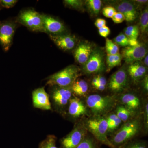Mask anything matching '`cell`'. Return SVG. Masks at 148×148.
Returning <instances> with one entry per match:
<instances>
[{
  "label": "cell",
  "instance_id": "cell-24",
  "mask_svg": "<svg viewBox=\"0 0 148 148\" xmlns=\"http://www.w3.org/2000/svg\"><path fill=\"white\" fill-rule=\"evenodd\" d=\"M85 4L91 15L97 16L101 10L102 2L100 0H87Z\"/></svg>",
  "mask_w": 148,
  "mask_h": 148
},
{
  "label": "cell",
  "instance_id": "cell-45",
  "mask_svg": "<svg viewBox=\"0 0 148 148\" xmlns=\"http://www.w3.org/2000/svg\"><path fill=\"white\" fill-rule=\"evenodd\" d=\"M1 8H2V7H1V3H0V10H1Z\"/></svg>",
  "mask_w": 148,
  "mask_h": 148
},
{
  "label": "cell",
  "instance_id": "cell-23",
  "mask_svg": "<svg viewBox=\"0 0 148 148\" xmlns=\"http://www.w3.org/2000/svg\"><path fill=\"white\" fill-rule=\"evenodd\" d=\"M122 58L121 54L119 53L114 55L107 54L106 57V64L108 66L107 71H110L113 68L120 66Z\"/></svg>",
  "mask_w": 148,
  "mask_h": 148
},
{
  "label": "cell",
  "instance_id": "cell-12",
  "mask_svg": "<svg viewBox=\"0 0 148 148\" xmlns=\"http://www.w3.org/2000/svg\"><path fill=\"white\" fill-rule=\"evenodd\" d=\"M54 86L51 92V97L54 103L58 107L63 108L69 104L72 98L73 91L71 87Z\"/></svg>",
  "mask_w": 148,
  "mask_h": 148
},
{
  "label": "cell",
  "instance_id": "cell-44",
  "mask_svg": "<svg viewBox=\"0 0 148 148\" xmlns=\"http://www.w3.org/2000/svg\"><path fill=\"white\" fill-rule=\"evenodd\" d=\"M144 66L146 67H147L148 66V54L145 56L144 58Z\"/></svg>",
  "mask_w": 148,
  "mask_h": 148
},
{
  "label": "cell",
  "instance_id": "cell-2",
  "mask_svg": "<svg viewBox=\"0 0 148 148\" xmlns=\"http://www.w3.org/2000/svg\"><path fill=\"white\" fill-rule=\"evenodd\" d=\"M115 95H102L92 94L86 99V106L93 115L103 116L109 113L117 104Z\"/></svg>",
  "mask_w": 148,
  "mask_h": 148
},
{
  "label": "cell",
  "instance_id": "cell-30",
  "mask_svg": "<svg viewBox=\"0 0 148 148\" xmlns=\"http://www.w3.org/2000/svg\"><path fill=\"white\" fill-rule=\"evenodd\" d=\"M77 148H99L97 143L94 139L86 136L79 145Z\"/></svg>",
  "mask_w": 148,
  "mask_h": 148
},
{
  "label": "cell",
  "instance_id": "cell-43",
  "mask_svg": "<svg viewBox=\"0 0 148 148\" xmlns=\"http://www.w3.org/2000/svg\"><path fill=\"white\" fill-rule=\"evenodd\" d=\"M91 84H92V86L95 88V87L97 86V85H98V77H97V76L94 77L92 79Z\"/></svg>",
  "mask_w": 148,
  "mask_h": 148
},
{
  "label": "cell",
  "instance_id": "cell-10",
  "mask_svg": "<svg viewBox=\"0 0 148 148\" xmlns=\"http://www.w3.org/2000/svg\"><path fill=\"white\" fill-rule=\"evenodd\" d=\"M86 129L83 125H78L61 140L62 148H77L86 135Z\"/></svg>",
  "mask_w": 148,
  "mask_h": 148
},
{
  "label": "cell",
  "instance_id": "cell-27",
  "mask_svg": "<svg viewBox=\"0 0 148 148\" xmlns=\"http://www.w3.org/2000/svg\"><path fill=\"white\" fill-rule=\"evenodd\" d=\"M56 137L54 135H48L40 143L39 148H58L56 146Z\"/></svg>",
  "mask_w": 148,
  "mask_h": 148
},
{
  "label": "cell",
  "instance_id": "cell-16",
  "mask_svg": "<svg viewBox=\"0 0 148 148\" xmlns=\"http://www.w3.org/2000/svg\"><path fill=\"white\" fill-rule=\"evenodd\" d=\"M69 104V113L71 116L77 118L84 116H88L89 112L87 107L79 98L72 97Z\"/></svg>",
  "mask_w": 148,
  "mask_h": 148
},
{
  "label": "cell",
  "instance_id": "cell-26",
  "mask_svg": "<svg viewBox=\"0 0 148 148\" xmlns=\"http://www.w3.org/2000/svg\"><path fill=\"white\" fill-rule=\"evenodd\" d=\"M139 33V27L136 25L129 26L124 30V34L129 40H138Z\"/></svg>",
  "mask_w": 148,
  "mask_h": 148
},
{
  "label": "cell",
  "instance_id": "cell-19",
  "mask_svg": "<svg viewBox=\"0 0 148 148\" xmlns=\"http://www.w3.org/2000/svg\"><path fill=\"white\" fill-rule=\"evenodd\" d=\"M92 50V46L87 42H82L78 45L74 52L76 61L79 64L84 65L90 57Z\"/></svg>",
  "mask_w": 148,
  "mask_h": 148
},
{
  "label": "cell",
  "instance_id": "cell-1",
  "mask_svg": "<svg viewBox=\"0 0 148 148\" xmlns=\"http://www.w3.org/2000/svg\"><path fill=\"white\" fill-rule=\"evenodd\" d=\"M142 122L140 117H134L124 123L110 140L116 148H120L132 141L141 130Z\"/></svg>",
  "mask_w": 148,
  "mask_h": 148
},
{
  "label": "cell",
  "instance_id": "cell-5",
  "mask_svg": "<svg viewBox=\"0 0 148 148\" xmlns=\"http://www.w3.org/2000/svg\"><path fill=\"white\" fill-rule=\"evenodd\" d=\"M17 21L33 32H43V21L41 14L34 10L21 11L17 17Z\"/></svg>",
  "mask_w": 148,
  "mask_h": 148
},
{
  "label": "cell",
  "instance_id": "cell-37",
  "mask_svg": "<svg viewBox=\"0 0 148 148\" xmlns=\"http://www.w3.org/2000/svg\"><path fill=\"white\" fill-rule=\"evenodd\" d=\"M98 32L101 36L107 38L110 33V30L108 27L106 26L98 29Z\"/></svg>",
  "mask_w": 148,
  "mask_h": 148
},
{
  "label": "cell",
  "instance_id": "cell-36",
  "mask_svg": "<svg viewBox=\"0 0 148 148\" xmlns=\"http://www.w3.org/2000/svg\"><path fill=\"white\" fill-rule=\"evenodd\" d=\"M112 18L113 21L116 24H120L125 20L124 15L121 12L117 11Z\"/></svg>",
  "mask_w": 148,
  "mask_h": 148
},
{
  "label": "cell",
  "instance_id": "cell-3",
  "mask_svg": "<svg viewBox=\"0 0 148 148\" xmlns=\"http://www.w3.org/2000/svg\"><path fill=\"white\" fill-rule=\"evenodd\" d=\"M84 125L100 143L110 148H116L108 138V125L106 118L93 115L87 119Z\"/></svg>",
  "mask_w": 148,
  "mask_h": 148
},
{
  "label": "cell",
  "instance_id": "cell-39",
  "mask_svg": "<svg viewBox=\"0 0 148 148\" xmlns=\"http://www.w3.org/2000/svg\"><path fill=\"white\" fill-rule=\"evenodd\" d=\"M97 77L98 79V84L102 86L106 87L107 84V79L105 77L103 76L102 75L97 76Z\"/></svg>",
  "mask_w": 148,
  "mask_h": 148
},
{
  "label": "cell",
  "instance_id": "cell-8",
  "mask_svg": "<svg viewBox=\"0 0 148 148\" xmlns=\"http://www.w3.org/2000/svg\"><path fill=\"white\" fill-rule=\"evenodd\" d=\"M16 29V24L13 21H0V45L5 52L8 51L12 45Z\"/></svg>",
  "mask_w": 148,
  "mask_h": 148
},
{
  "label": "cell",
  "instance_id": "cell-4",
  "mask_svg": "<svg viewBox=\"0 0 148 148\" xmlns=\"http://www.w3.org/2000/svg\"><path fill=\"white\" fill-rule=\"evenodd\" d=\"M80 70L77 66L70 65L48 78L47 84L51 86L71 87L80 75Z\"/></svg>",
  "mask_w": 148,
  "mask_h": 148
},
{
  "label": "cell",
  "instance_id": "cell-22",
  "mask_svg": "<svg viewBox=\"0 0 148 148\" xmlns=\"http://www.w3.org/2000/svg\"><path fill=\"white\" fill-rule=\"evenodd\" d=\"M106 118L108 123V133L114 132L122 122L115 113L110 114Z\"/></svg>",
  "mask_w": 148,
  "mask_h": 148
},
{
  "label": "cell",
  "instance_id": "cell-6",
  "mask_svg": "<svg viewBox=\"0 0 148 148\" xmlns=\"http://www.w3.org/2000/svg\"><path fill=\"white\" fill-rule=\"evenodd\" d=\"M129 84V76L127 70L122 67L112 76L108 87L111 92L115 94L121 93L127 89Z\"/></svg>",
  "mask_w": 148,
  "mask_h": 148
},
{
  "label": "cell",
  "instance_id": "cell-42",
  "mask_svg": "<svg viewBox=\"0 0 148 148\" xmlns=\"http://www.w3.org/2000/svg\"><path fill=\"white\" fill-rule=\"evenodd\" d=\"M133 2L134 3L138 4V5H143L145 4L146 3H147L148 2V1H144V0H142V1H141V0H137V1H134Z\"/></svg>",
  "mask_w": 148,
  "mask_h": 148
},
{
  "label": "cell",
  "instance_id": "cell-7",
  "mask_svg": "<svg viewBox=\"0 0 148 148\" xmlns=\"http://www.w3.org/2000/svg\"><path fill=\"white\" fill-rule=\"evenodd\" d=\"M105 69L104 53L99 49L93 50L90 57L83 66L84 72L87 74L101 73Z\"/></svg>",
  "mask_w": 148,
  "mask_h": 148
},
{
  "label": "cell",
  "instance_id": "cell-33",
  "mask_svg": "<svg viewBox=\"0 0 148 148\" xmlns=\"http://www.w3.org/2000/svg\"><path fill=\"white\" fill-rule=\"evenodd\" d=\"M116 12L117 11L115 8L111 6L106 7L102 10L103 15L108 18H112Z\"/></svg>",
  "mask_w": 148,
  "mask_h": 148
},
{
  "label": "cell",
  "instance_id": "cell-38",
  "mask_svg": "<svg viewBox=\"0 0 148 148\" xmlns=\"http://www.w3.org/2000/svg\"><path fill=\"white\" fill-rule=\"evenodd\" d=\"M94 24H95V27L99 29L106 26V21L105 19H103V18H98L96 19Z\"/></svg>",
  "mask_w": 148,
  "mask_h": 148
},
{
  "label": "cell",
  "instance_id": "cell-28",
  "mask_svg": "<svg viewBox=\"0 0 148 148\" xmlns=\"http://www.w3.org/2000/svg\"><path fill=\"white\" fill-rule=\"evenodd\" d=\"M106 50L107 54L114 55L119 53V47L112 40L106 38Z\"/></svg>",
  "mask_w": 148,
  "mask_h": 148
},
{
  "label": "cell",
  "instance_id": "cell-21",
  "mask_svg": "<svg viewBox=\"0 0 148 148\" xmlns=\"http://www.w3.org/2000/svg\"><path fill=\"white\" fill-rule=\"evenodd\" d=\"M116 114L123 122L125 123L133 118L136 114L131 112L123 105L118 106L116 109Z\"/></svg>",
  "mask_w": 148,
  "mask_h": 148
},
{
  "label": "cell",
  "instance_id": "cell-40",
  "mask_svg": "<svg viewBox=\"0 0 148 148\" xmlns=\"http://www.w3.org/2000/svg\"><path fill=\"white\" fill-rule=\"evenodd\" d=\"M143 85L144 90L146 92H148V75H146L143 79Z\"/></svg>",
  "mask_w": 148,
  "mask_h": 148
},
{
  "label": "cell",
  "instance_id": "cell-20",
  "mask_svg": "<svg viewBox=\"0 0 148 148\" xmlns=\"http://www.w3.org/2000/svg\"><path fill=\"white\" fill-rule=\"evenodd\" d=\"M71 87L73 92L79 96H84L88 90V84L83 79L76 81Z\"/></svg>",
  "mask_w": 148,
  "mask_h": 148
},
{
  "label": "cell",
  "instance_id": "cell-9",
  "mask_svg": "<svg viewBox=\"0 0 148 148\" xmlns=\"http://www.w3.org/2000/svg\"><path fill=\"white\" fill-rule=\"evenodd\" d=\"M147 53L146 45L140 42L134 46L125 47L122 50L121 54L125 63L131 64L143 60Z\"/></svg>",
  "mask_w": 148,
  "mask_h": 148
},
{
  "label": "cell",
  "instance_id": "cell-11",
  "mask_svg": "<svg viewBox=\"0 0 148 148\" xmlns=\"http://www.w3.org/2000/svg\"><path fill=\"white\" fill-rule=\"evenodd\" d=\"M43 21V32L52 36L63 34L66 31L64 24L53 16L41 14Z\"/></svg>",
  "mask_w": 148,
  "mask_h": 148
},
{
  "label": "cell",
  "instance_id": "cell-31",
  "mask_svg": "<svg viewBox=\"0 0 148 148\" xmlns=\"http://www.w3.org/2000/svg\"><path fill=\"white\" fill-rule=\"evenodd\" d=\"M114 42L117 45L125 47L129 45V39L127 36L123 33H120L113 39Z\"/></svg>",
  "mask_w": 148,
  "mask_h": 148
},
{
  "label": "cell",
  "instance_id": "cell-29",
  "mask_svg": "<svg viewBox=\"0 0 148 148\" xmlns=\"http://www.w3.org/2000/svg\"><path fill=\"white\" fill-rule=\"evenodd\" d=\"M65 5L71 8L78 10H82L84 9V3L80 0H65L64 1Z\"/></svg>",
  "mask_w": 148,
  "mask_h": 148
},
{
  "label": "cell",
  "instance_id": "cell-13",
  "mask_svg": "<svg viewBox=\"0 0 148 148\" xmlns=\"http://www.w3.org/2000/svg\"><path fill=\"white\" fill-rule=\"evenodd\" d=\"M116 10L124 15L125 20L131 22L135 21L137 17V8L131 1H122L115 5Z\"/></svg>",
  "mask_w": 148,
  "mask_h": 148
},
{
  "label": "cell",
  "instance_id": "cell-17",
  "mask_svg": "<svg viewBox=\"0 0 148 148\" xmlns=\"http://www.w3.org/2000/svg\"><path fill=\"white\" fill-rule=\"evenodd\" d=\"M51 39L59 48L64 51L72 50L76 44V39L73 36L63 34L52 36L49 35Z\"/></svg>",
  "mask_w": 148,
  "mask_h": 148
},
{
  "label": "cell",
  "instance_id": "cell-35",
  "mask_svg": "<svg viewBox=\"0 0 148 148\" xmlns=\"http://www.w3.org/2000/svg\"><path fill=\"white\" fill-rule=\"evenodd\" d=\"M16 0H1L0 1L2 7L6 8H9L13 7L17 3Z\"/></svg>",
  "mask_w": 148,
  "mask_h": 148
},
{
  "label": "cell",
  "instance_id": "cell-14",
  "mask_svg": "<svg viewBox=\"0 0 148 148\" xmlns=\"http://www.w3.org/2000/svg\"><path fill=\"white\" fill-rule=\"evenodd\" d=\"M32 100L35 108L44 110H50L51 108L49 96L44 87L37 88L33 91Z\"/></svg>",
  "mask_w": 148,
  "mask_h": 148
},
{
  "label": "cell",
  "instance_id": "cell-32",
  "mask_svg": "<svg viewBox=\"0 0 148 148\" xmlns=\"http://www.w3.org/2000/svg\"><path fill=\"white\" fill-rule=\"evenodd\" d=\"M120 148H148L146 142L143 141H131Z\"/></svg>",
  "mask_w": 148,
  "mask_h": 148
},
{
  "label": "cell",
  "instance_id": "cell-25",
  "mask_svg": "<svg viewBox=\"0 0 148 148\" xmlns=\"http://www.w3.org/2000/svg\"><path fill=\"white\" fill-rule=\"evenodd\" d=\"M141 33L143 34L147 33L148 30V9L146 7L142 12L140 18V28Z\"/></svg>",
  "mask_w": 148,
  "mask_h": 148
},
{
  "label": "cell",
  "instance_id": "cell-34",
  "mask_svg": "<svg viewBox=\"0 0 148 148\" xmlns=\"http://www.w3.org/2000/svg\"><path fill=\"white\" fill-rule=\"evenodd\" d=\"M143 125L144 129L147 132L148 129V103L146 101L144 106V112H143Z\"/></svg>",
  "mask_w": 148,
  "mask_h": 148
},
{
  "label": "cell",
  "instance_id": "cell-41",
  "mask_svg": "<svg viewBox=\"0 0 148 148\" xmlns=\"http://www.w3.org/2000/svg\"><path fill=\"white\" fill-rule=\"evenodd\" d=\"M138 40H129V45L130 46H134L138 45L139 43Z\"/></svg>",
  "mask_w": 148,
  "mask_h": 148
},
{
  "label": "cell",
  "instance_id": "cell-15",
  "mask_svg": "<svg viewBox=\"0 0 148 148\" xmlns=\"http://www.w3.org/2000/svg\"><path fill=\"white\" fill-rule=\"evenodd\" d=\"M121 104L131 112L137 114L142 108L141 99L137 94L132 92H126L120 97Z\"/></svg>",
  "mask_w": 148,
  "mask_h": 148
},
{
  "label": "cell",
  "instance_id": "cell-18",
  "mask_svg": "<svg viewBox=\"0 0 148 148\" xmlns=\"http://www.w3.org/2000/svg\"><path fill=\"white\" fill-rule=\"evenodd\" d=\"M147 67L140 61L130 64L127 69L128 76L134 83L137 84L147 75Z\"/></svg>",
  "mask_w": 148,
  "mask_h": 148
}]
</instances>
